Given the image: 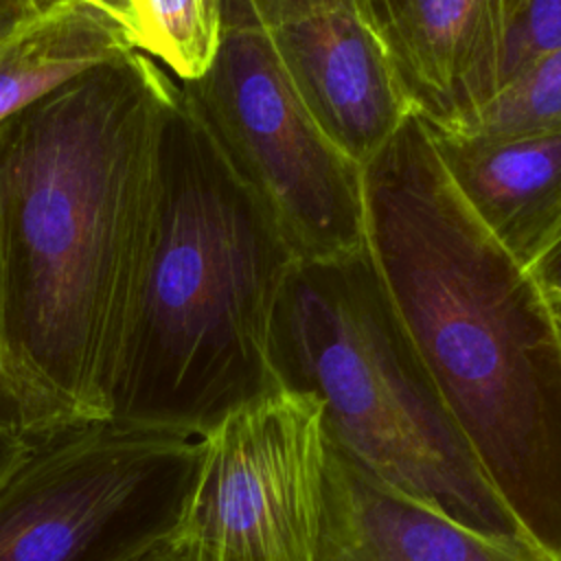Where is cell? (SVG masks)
<instances>
[{
    "label": "cell",
    "mask_w": 561,
    "mask_h": 561,
    "mask_svg": "<svg viewBox=\"0 0 561 561\" xmlns=\"http://www.w3.org/2000/svg\"><path fill=\"white\" fill-rule=\"evenodd\" d=\"M193 495L167 561H313L322 515V405L276 388L202 438Z\"/></svg>",
    "instance_id": "obj_7"
},
{
    "label": "cell",
    "mask_w": 561,
    "mask_h": 561,
    "mask_svg": "<svg viewBox=\"0 0 561 561\" xmlns=\"http://www.w3.org/2000/svg\"><path fill=\"white\" fill-rule=\"evenodd\" d=\"M559 226H561V224H559Z\"/></svg>",
    "instance_id": "obj_22"
},
{
    "label": "cell",
    "mask_w": 561,
    "mask_h": 561,
    "mask_svg": "<svg viewBox=\"0 0 561 561\" xmlns=\"http://www.w3.org/2000/svg\"><path fill=\"white\" fill-rule=\"evenodd\" d=\"M35 440L28 438L0 403V489L33 454Z\"/></svg>",
    "instance_id": "obj_17"
},
{
    "label": "cell",
    "mask_w": 561,
    "mask_h": 561,
    "mask_svg": "<svg viewBox=\"0 0 561 561\" xmlns=\"http://www.w3.org/2000/svg\"><path fill=\"white\" fill-rule=\"evenodd\" d=\"M202 440L112 419L35 440L0 489V561H140L178 528Z\"/></svg>",
    "instance_id": "obj_6"
},
{
    "label": "cell",
    "mask_w": 561,
    "mask_h": 561,
    "mask_svg": "<svg viewBox=\"0 0 561 561\" xmlns=\"http://www.w3.org/2000/svg\"><path fill=\"white\" fill-rule=\"evenodd\" d=\"M528 272L550 302L561 298V226L528 263Z\"/></svg>",
    "instance_id": "obj_18"
},
{
    "label": "cell",
    "mask_w": 561,
    "mask_h": 561,
    "mask_svg": "<svg viewBox=\"0 0 561 561\" xmlns=\"http://www.w3.org/2000/svg\"><path fill=\"white\" fill-rule=\"evenodd\" d=\"M366 248L497 497L561 561V324L412 114L364 167Z\"/></svg>",
    "instance_id": "obj_2"
},
{
    "label": "cell",
    "mask_w": 561,
    "mask_h": 561,
    "mask_svg": "<svg viewBox=\"0 0 561 561\" xmlns=\"http://www.w3.org/2000/svg\"><path fill=\"white\" fill-rule=\"evenodd\" d=\"M182 85L296 261L366 248L364 169L311 118L250 0H224L217 55Z\"/></svg>",
    "instance_id": "obj_5"
},
{
    "label": "cell",
    "mask_w": 561,
    "mask_h": 561,
    "mask_svg": "<svg viewBox=\"0 0 561 561\" xmlns=\"http://www.w3.org/2000/svg\"><path fill=\"white\" fill-rule=\"evenodd\" d=\"M118 28L81 0H48L0 37V123L72 77L127 55Z\"/></svg>",
    "instance_id": "obj_12"
},
{
    "label": "cell",
    "mask_w": 561,
    "mask_h": 561,
    "mask_svg": "<svg viewBox=\"0 0 561 561\" xmlns=\"http://www.w3.org/2000/svg\"><path fill=\"white\" fill-rule=\"evenodd\" d=\"M362 18L432 129L471 116L504 88L513 0H368Z\"/></svg>",
    "instance_id": "obj_9"
},
{
    "label": "cell",
    "mask_w": 561,
    "mask_h": 561,
    "mask_svg": "<svg viewBox=\"0 0 561 561\" xmlns=\"http://www.w3.org/2000/svg\"><path fill=\"white\" fill-rule=\"evenodd\" d=\"M175 85L129 50L0 123V403L33 440L107 419Z\"/></svg>",
    "instance_id": "obj_1"
},
{
    "label": "cell",
    "mask_w": 561,
    "mask_h": 561,
    "mask_svg": "<svg viewBox=\"0 0 561 561\" xmlns=\"http://www.w3.org/2000/svg\"><path fill=\"white\" fill-rule=\"evenodd\" d=\"M140 561H167V559L162 557V552H160V550H156V552L147 554V557H145V559H140Z\"/></svg>",
    "instance_id": "obj_21"
},
{
    "label": "cell",
    "mask_w": 561,
    "mask_h": 561,
    "mask_svg": "<svg viewBox=\"0 0 561 561\" xmlns=\"http://www.w3.org/2000/svg\"><path fill=\"white\" fill-rule=\"evenodd\" d=\"M554 48H561V0H513L504 85Z\"/></svg>",
    "instance_id": "obj_15"
},
{
    "label": "cell",
    "mask_w": 561,
    "mask_h": 561,
    "mask_svg": "<svg viewBox=\"0 0 561 561\" xmlns=\"http://www.w3.org/2000/svg\"><path fill=\"white\" fill-rule=\"evenodd\" d=\"M270 362L278 388L313 397L327 434L379 478L473 530L528 541L451 419L368 248L291 265Z\"/></svg>",
    "instance_id": "obj_4"
},
{
    "label": "cell",
    "mask_w": 561,
    "mask_h": 561,
    "mask_svg": "<svg viewBox=\"0 0 561 561\" xmlns=\"http://www.w3.org/2000/svg\"><path fill=\"white\" fill-rule=\"evenodd\" d=\"M294 263L178 79L153 248L107 419L202 438L276 390L270 335Z\"/></svg>",
    "instance_id": "obj_3"
},
{
    "label": "cell",
    "mask_w": 561,
    "mask_h": 561,
    "mask_svg": "<svg viewBox=\"0 0 561 561\" xmlns=\"http://www.w3.org/2000/svg\"><path fill=\"white\" fill-rule=\"evenodd\" d=\"M101 11L125 44L164 66L180 81L199 79L213 64L224 0H81Z\"/></svg>",
    "instance_id": "obj_13"
},
{
    "label": "cell",
    "mask_w": 561,
    "mask_h": 561,
    "mask_svg": "<svg viewBox=\"0 0 561 561\" xmlns=\"http://www.w3.org/2000/svg\"><path fill=\"white\" fill-rule=\"evenodd\" d=\"M550 305H552V311H554V316H557V320H559V324H561V298L552 300Z\"/></svg>",
    "instance_id": "obj_20"
},
{
    "label": "cell",
    "mask_w": 561,
    "mask_h": 561,
    "mask_svg": "<svg viewBox=\"0 0 561 561\" xmlns=\"http://www.w3.org/2000/svg\"><path fill=\"white\" fill-rule=\"evenodd\" d=\"M46 2L48 0H0V37L37 13Z\"/></svg>",
    "instance_id": "obj_19"
},
{
    "label": "cell",
    "mask_w": 561,
    "mask_h": 561,
    "mask_svg": "<svg viewBox=\"0 0 561 561\" xmlns=\"http://www.w3.org/2000/svg\"><path fill=\"white\" fill-rule=\"evenodd\" d=\"M430 136L465 202L528 267L561 224V131L500 140Z\"/></svg>",
    "instance_id": "obj_11"
},
{
    "label": "cell",
    "mask_w": 561,
    "mask_h": 561,
    "mask_svg": "<svg viewBox=\"0 0 561 561\" xmlns=\"http://www.w3.org/2000/svg\"><path fill=\"white\" fill-rule=\"evenodd\" d=\"M265 26L311 118L364 169L414 114L377 33L348 9L311 11Z\"/></svg>",
    "instance_id": "obj_8"
},
{
    "label": "cell",
    "mask_w": 561,
    "mask_h": 561,
    "mask_svg": "<svg viewBox=\"0 0 561 561\" xmlns=\"http://www.w3.org/2000/svg\"><path fill=\"white\" fill-rule=\"evenodd\" d=\"M250 2L265 24L285 20L291 15L327 11V9H348L362 15L368 4V0H250Z\"/></svg>",
    "instance_id": "obj_16"
},
{
    "label": "cell",
    "mask_w": 561,
    "mask_h": 561,
    "mask_svg": "<svg viewBox=\"0 0 561 561\" xmlns=\"http://www.w3.org/2000/svg\"><path fill=\"white\" fill-rule=\"evenodd\" d=\"M434 134L458 140H500L561 131V48L513 77L482 110Z\"/></svg>",
    "instance_id": "obj_14"
},
{
    "label": "cell",
    "mask_w": 561,
    "mask_h": 561,
    "mask_svg": "<svg viewBox=\"0 0 561 561\" xmlns=\"http://www.w3.org/2000/svg\"><path fill=\"white\" fill-rule=\"evenodd\" d=\"M313 561H557L526 539L473 530L392 486L324 430Z\"/></svg>",
    "instance_id": "obj_10"
}]
</instances>
